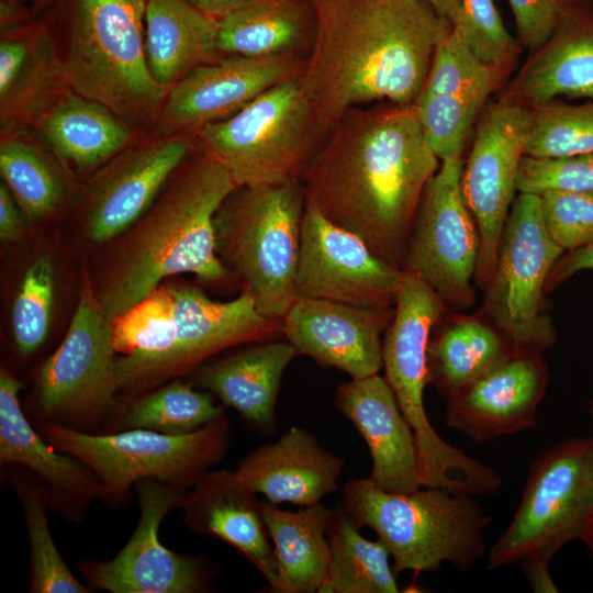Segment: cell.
<instances>
[{"mask_svg": "<svg viewBox=\"0 0 593 593\" xmlns=\"http://www.w3.org/2000/svg\"><path fill=\"white\" fill-rule=\"evenodd\" d=\"M301 182L305 200L403 269L423 192L439 168L414 104L348 110Z\"/></svg>", "mask_w": 593, "mask_h": 593, "instance_id": "cell-1", "label": "cell"}, {"mask_svg": "<svg viewBox=\"0 0 593 593\" xmlns=\"http://www.w3.org/2000/svg\"><path fill=\"white\" fill-rule=\"evenodd\" d=\"M315 32L299 77L324 126L388 100L414 104L452 29L427 0H312Z\"/></svg>", "mask_w": 593, "mask_h": 593, "instance_id": "cell-2", "label": "cell"}, {"mask_svg": "<svg viewBox=\"0 0 593 593\" xmlns=\"http://www.w3.org/2000/svg\"><path fill=\"white\" fill-rule=\"evenodd\" d=\"M236 187L217 160L194 146L150 208L120 235L110 267L93 284L110 322L170 276L192 273L208 282L232 277L216 255L213 222Z\"/></svg>", "mask_w": 593, "mask_h": 593, "instance_id": "cell-3", "label": "cell"}, {"mask_svg": "<svg viewBox=\"0 0 593 593\" xmlns=\"http://www.w3.org/2000/svg\"><path fill=\"white\" fill-rule=\"evenodd\" d=\"M147 2L58 0L45 19L65 85L141 132L152 131L168 93L147 64Z\"/></svg>", "mask_w": 593, "mask_h": 593, "instance_id": "cell-4", "label": "cell"}, {"mask_svg": "<svg viewBox=\"0 0 593 593\" xmlns=\"http://www.w3.org/2000/svg\"><path fill=\"white\" fill-rule=\"evenodd\" d=\"M473 497L437 488L391 493L366 478L347 481L338 504L359 529L377 534L396 575L417 577L440 570L443 562L468 572L485 555L491 517Z\"/></svg>", "mask_w": 593, "mask_h": 593, "instance_id": "cell-5", "label": "cell"}, {"mask_svg": "<svg viewBox=\"0 0 593 593\" xmlns=\"http://www.w3.org/2000/svg\"><path fill=\"white\" fill-rule=\"evenodd\" d=\"M305 205L301 181L237 186L215 213L216 255L266 317L282 320L298 299Z\"/></svg>", "mask_w": 593, "mask_h": 593, "instance_id": "cell-6", "label": "cell"}, {"mask_svg": "<svg viewBox=\"0 0 593 593\" xmlns=\"http://www.w3.org/2000/svg\"><path fill=\"white\" fill-rule=\"evenodd\" d=\"M327 132L296 78L202 127L194 146L217 160L237 186H273L301 181Z\"/></svg>", "mask_w": 593, "mask_h": 593, "instance_id": "cell-7", "label": "cell"}, {"mask_svg": "<svg viewBox=\"0 0 593 593\" xmlns=\"http://www.w3.org/2000/svg\"><path fill=\"white\" fill-rule=\"evenodd\" d=\"M445 307L424 279L403 269L393 317L382 339V369L414 432L422 485L456 491L475 477L479 461L446 443L424 406L428 343Z\"/></svg>", "mask_w": 593, "mask_h": 593, "instance_id": "cell-8", "label": "cell"}, {"mask_svg": "<svg viewBox=\"0 0 593 593\" xmlns=\"http://www.w3.org/2000/svg\"><path fill=\"white\" fill-rule=\"evenodd\" d=\"M593 513V437H570L529 463L521 503L489 552V571L535 559L545 562L582 540Z\"/></svg>", "mask_w": 593, "mask_h": 593, "instance_id": "cell-9", "label": "cell"}, {"mask_svg": "<svg viewBox=\"0 0 593 593\" xmlns=\"http://www.w3.org/2000/svg\"><path fill=\"white\" fill-rule=\"evenodd\" d=\"M41 429L53 447L88 466L102 483V496L114 501L142 479L192 488L224 458L231 441L225 415L184 435L144 428L96 435L51 422Z\"/></svg>", "mask_w": 593, "mask_h": 593, "instance_id": "cell-10", "label": "cell"}, {"mask_svg": "<svg viewBox=\"0 0 593 593\" xmlns=\"http://www.w3.org/2000/svg\"><path fill=\"white\" fill-rule=\"evenodd\" d=\"M563 251L546 231L539 195L519 193L503 228L484 306L516 351H542L555 342L541 313L542 293Z\"/></svg>", "mask_w": 593, "mask_h": 593, "instance_id": "cell-11", "label": "cell"}, {"mask_svg": "<svg viewBox=\"0 0 593 593\" xmlns=\"http://www.w3.org/2000/svg\"><path fill=\"white\" fill-rule=\"evenodd\" d=\"M112 324L85 271L79 300L59 347L43 363L38 402L51 423L91 425L118 406Z\"/></svg>", "mask_w": 593, "mask_h": 593, "instance_id": "cell-12", "label": "cell"}, {"mask_svg": "<svg viewBox=\"0 0 593 593\" xmlns=\"http://www.w3.org/2000/svg\"><path fill=\"white\" fill-rule=\"evenodd\" d=\"M461 156L440 160L423 192L403 266L455 310L474 300L471 281L480 248L478 227L461 192Z\"/></svg>", "mask_w": 593, "mask_h": 593, "instance_id": "cell-13", "label": "cell"}, {"mask_svg": "<svg viewBox=\"0 0 593 593\" xmlns=\"http://www.w3.org/2000/svg\"><path fill=\"white\" fill-rule=\"evenodd\" d=\"M533 119V111L517 102L507 101L491 108L477 130L462 167L461 192L480 238L474 281L481 289L488 287L495 269Z\"/></svg>", "mask_w": 593, "mask_h": 593, "instance_id": "cell-14", "label": "cell"}, {"mask_svg": "<svg viewBox=\"0 0 593 593\" xmlns=\"http://www.w3.org/2000/svg\"><path fill=\"white\" fill-rule=\"evenodd\" d=\"M168 287L176 327L174 345L161 357L121 377L118 391L148 390L224 349L283 335L281 320L264 316L245 290L237 298L222 302L193 286Z\"/></svg>", "mask_w": 593, "mask_h": 593, "instance_id": "cell-15", "label": "cell"}, {"mask_svg": "<svg viewBox=\"0 0 593 593\" xmlns=\"http://www.w3.org/2000/svg\"><path fill=\"white\" fill-rule=\"evenodd\" d=\"M193 148L192 134L149 131L93 172L79 194L89 237L105 243L130 228Z\"/></svg>", "mask_w": 593, "mask_h": 593, "instance_id": "cell-16", "label": "cell"}, {"mask_svg": "<svg viewBox=\"0 0 593 593\" xmlns=\"http://www.w3.org/2000/svg\"><path fill=\"white\" fill-rule=\"evenodd\" d=\"M403 276L354 233L328 221L306 202L295 278L296 298L356 306H393Z\"/></svg>", "mask_w": 593, "mask_h": 593, "instance_id": "cell-17", "label": "cell"}, {"mask_svg": "<svg viewBox=\"0 0 593 593\" xmlns=\"http://www.w3.org/2000/svg\"><path fill=\"white\" fill-rule=\"evenodd\" d=\"M304 63L299 53H287L222 55L202 64L168 90L152 131L194 135L233 116L269 88L299 78Z\"/></svg>", "mask_w": 593, "mask_h": 593, "instance_id": "cell-18", "label": "cell"}, {"mask_svg": "<svg viewBox=\"0 0 593 593\" xmlns=\"http://www.w3.org/2000/svg\"><path fill=\"white\" fill-rule=\"evenodd\" d=\"M141 506L125 547L105 562H85L80 572L93 586L111 593H198L206 589L201 563L167 549L158 537L164 517L182 507L187 492L157 479L135 483Z\"/></svg>", "mask_w": 593, "mask_h": 593, "instance_id": "cell-19", "label": "cell"}, {"mask_svg": "<svg viewBox=\"0 0 593 593\" xmlns=\"http://www.w3.org/2000/svg\"><path fill=\"white\" fill-rule=\"evenodd\" d=\"M393 306L365 307L323 299L298 298L282 322V332L300 355L351 379L382 369V336Z\"/></svg>", "mask_w": 593, "mask_h": 593, "instance_id": "cell-20", "label": "cell"}, {"mask_svg": "<svg viewBox=\"0 0 593 593\" xmlns=\"http://www.w3.org/2000/svg\"><path fill=\"white\" fill-rule=\"evenodd\" d=\"M548 379L541 351H516L446 398V425L477 444L530 429Z\"/></svg>", "mask_w": 593, "mask_h": 593, "instance_id": "cell-21", "label": "cell"}, {"mask_svg": "<svg viewBox=\"0 0 593 593\" xmlns=\"http://www.w3.org/2000/svg\"><path fill=\"white\" fill-rule=\"evenodd\" d=\"M334 405L365 439L372 460L369 479L376 486L391 493L423 488L414 432L384 377L340 383Z\"/></svg>", "mask_w": 593, "mask_h": 593, "instance_id": "cell-22", "label": "cell"}, {"mask_svg": "<svg viewBox=\"0 0 593 593\" xmlns=\"http://www.w3.org/2000/svg\"><path fill=\"white\" fill-rule=\"evenodd\" d=\"M343 468L344 459L321 446L313 433L292 426L275 443L254 449L234 472L266 501L304 507L339 489Z\"/></svg>", "mask_w": 593, "mask_h": 593, "instance_id": "cell-23", "label": "cell"}, {"mask_svg": "<svg viewBox=\"0 0 593 593\" xmlns=\"http://www.w3.org/2000/svg\"><path fill=\"white\" fill-rule=\"evenodd\" d=\"M181 508L190 529L237 549L262 574L271 591L280 593L277 559L260 514V502L235 472L204 473Z\"/></svg>", "mask_w": 593, "mask_h": 593, "instance_id": "cell-24", "label": "cell"}, {"mask_svg": "<svg viewBox=\"0 0 593 593\" xmlns=\"http://www.w3.org/2000/svg\"><path fill=\"white\" fill-rule=\"evenodd\" d=\"M30 127L74 176L86 179L147 133L68 87L53 98Z\"/></svg>", "mask_w": 593, "mask_h": 593, "instance_id": "cell-25", "label": "cell"}, {"mask_svg": "<svg viewBox=\"0 0 593 593\" xmlns=\"http://www.w3.org/2000/svg\"><path fill=\"white\" fill-rule=\"evenodd\" d=\"M66 87L45 19L1 30L0 128L30 126Z\"/></svg>", "mask_w": 593, "mask_h": 593, "instance_id": "cell-26", "label": "cell"}, {"mask_svg": "<svg viewBox=\"0 0 593 593\" xmlns=\"http://www.w3.org/2000/svg\"><path fill=\"white\" fill-rule=\"evenodd\" d=\"M527 64L514 94L536 107L560 96L593 99V4L562 0L559 23Z\"/></svg>", "mask_w": 593, "mask_h": 593, "instance_id": "cell-27", "label": "cell"}, {"mask_svg": "<svg viewBox=\"0 0 593 593\" xmlns=\"http://www.w3.org/2000/svg\"><path fill=\"white\" fill-rule=\"evenodd\" d=\"M295 355L287 339L258 342L204 367L198 382L236 410L254 432L272 435L281 379Z\"/></svg>", "mask_w": 593, "mask_h": 593, "instance_id": "cell-28", "label": "cell"}, {"mask_svg": "<svg viewBox=\"0 0 593 593\" xmlns=\"http://www.w3.org/2000/svg\"><path fill=\"white\" fill-rule=\"evenodd\" d=\"M22 383L9 371L0 372V461L20 463L38 474L59 496L88 501L102 496L96 473L79 459L57 454L32 428L19 401Z\"/></svg>", "mask_w": 593, "mask_h": 593, "instance_id": "cell-29", "label": "cell"}, {"mask_svg": "<svg viewBox=\"0 0 593 593\" xmlns=\"http://www.w3.org/2000/svg\"><path fill=\"white\" fill-rule=\"evenodd\" d=\"M216 40V18L184 0H148L146 58L159 86L169 90L195 67L222 56Z\"/></svg>", "mask_w": 593, "mask_h": 593, "instance_id": "cell-30", "label": "cell"}, {"mask_svg": "<svg viewBox=\"0 0 593 593\" xmlns=\"http://www.w3.org/2000/svg\"><path fill=\"white\" fill-rule=\"evenodd\" d=\"M260 514L275 550L280 593L318 592L331 561L327 532L334 508L320 502L292 512L260 501Z\"/></svg>", "mask_w": 593, "mask_h": 593, "instance_id": "cell-31", "label": "cell"}, {"mask_svg": "<svg viewBox=\"0 0 593 593\" xmlns=\"http://www.w3.org/2000/svg\"><path fill=\"white\" fill-rule=\"evenodd\" d=\"M314 32L312 0H247L217 19L216 46L221 55L298 53Z\"/></svg>", "mask_w": 593, "mask_h": 593, "instance_id": "cell-32", "label": "cell"}, {"mask_svg": "<svg viewBox=\"0 0 593 593\" xmlns=\"http://www.w3.org/2000/svg\"><path fill=\"white\" fill-rule=\"evenodd\" d=\"M0 172L27 222L57 212L75 177L30 126L0 128Z\"/></svg>", "mask_w": 593, "mask_h": 593, "instance_id": "cell-33", "label": "cell"}, {"mask_svg": "<svg viewBox=\"0 0 593 593\" xmlns=\"http://www.w3.org/2000/svg\"><path fill=\"white\" fill-rule=\"evenodd\" d=\"M434 327L427 349L428 383L448 398L482 378L515 353L499 331L473 316H455Z\"/></svg>", "mask_w": 593, "mask_h": 593, "instance_id": "cell-34", "label": "cell"}, {"mask_svg": "<svg viewBox=\"0 0 593 593\" xmlns=\"http://www.w3.org/2000/svg\"><path fill=\"white\" fill-rule=\"evenodd\" d=\"M328 571L318 593H396L390 552L380 540L366 539L337 503L327 532Z\"/></svg>", "mask_w": 593, "mask_h": 593, "instance_id": "cell-35", "label": "cell"}, {"mask_svg": "<svg viewBox=\"0 0 593 593\" xmlns=\"http://www.w3.org/2000/svg\"><path fill=\"white\" fill-rule=\"evenodd\" d=\"M116 382L124 374L161 357L174 345L175 321L168 286H159L112 322Z\"/></svg>", "mask_w": 593, "mask_h": 593, "instance_id": "cell-36", "label": "cell"}, {"mask_svg": "<svg viewBox=\"0 0 593 593\" xmlns=\"http://www.w3.org/2000/svg\"><path fill=\"white\" fill-rule=\"evenodd\" d=\"M222 405L190 384L174 381L135 399L116 419V428H144L184 435L223 417Z\"/></svg>", "mask_w": 593, "mask_h": 593, "instance_id": "cell-37", "label": "cell"}, {"mask_svg": "<svg viewBox=\"0 0 593 593\" xmlns=\"http://www.w3.org/2000/svg\"><path fill=\"white\" fill-rule=\"evenodd\" d=\"M533 116L526 156L551 158L593 152V102H549L537 107Z\"/></svg>", "mask_w": 593, "mask_h": 593, "instance_id": "cell-38", "label": "cell"}, {"mask_svg": "<svg viewBox=\"0 0 593 593\" xmlns=\"http://www.w3.org/2000/svg\"><path fill=\"white\" fill-rule=\"evenodd\" d=\"M493 83V67L483 63L452 26L436 47L418 97L489 94Z\"/></svg>", "mask_w": 593, "mask_h": 593, "instance_id": "cell-39", "label": "cell"}, {"mask_svg": "<svg viewBox=\"0 0 593 593\" xmlns=\"http://www.w3.org/2000/svg\"><path fill=\"white\" fill-rule=\"evenodd\" d=\"M54 299V267L47 255L37 256L27 267L11 310L14 344L27 356L44 343L51 324Z\"/></svg>", "mask_w": 593, "mask_h": 593, "instance_id": "cell-40", "label": "cell"}, {"mask_svg": "<svg viewBox=\"0 0 593 593\" xmlns=\"http://www.w3.org/2000/svg\"><path fill=\"white\" fill-rule=\"evenodd\" d=\"M22 500L31 553V592H90L75 578L54 544L43 495L34 490L24 491Z\"/></svg>", "mask_w": 593, "mask_h": 593, "instance_id": "cell-41", "label": "cell"}, {"mask_svg": "<svg viewBox=\"0 0 593 593\" xmlns=\"http://www.w3.org/2000/svg\"><path fill=\"white\" fill-rule=\"evenodd\" d=\"M488 94L418 97L414 105L439 160L461 156L466 136Z\"/></svg>", "mask_w": 593, "mask_h": 593, "instance_id": "cell-42", "label": "cell"}, {"mask_svg": "<svg viewBox=\"0 0 593 593\" xmlns=\"http://www.w3.org/2000/svg\"><path fill=\"white\" fill-rule=\"evenodd\" d=\"M539 203L547 233L563 250L593 243V191H547Z\"/></svg>", "mask_w": 593, "mask_h": 593, "instance_id": "cell-43", "label": "cell"}, {"mask_svg": "<svg viewBox=\"0 0 593 593\" xmlns=\"http://www.w3.org/2000/svg\"><path fill=\"white\" fill-rule=\"evenodd\" d=\"M516 189L519 193L593 191V152L551 158L524 156Z\"/></svg>", "mask_w": 593, "mask_h": 593, "instance_id": "cell-44", "label": "cell"}, {"mask_svg": "<svg viewBox=\"0 0 593 593\" xmlns=\"http://www.w3.org/2000/svg\"><path fill=\"white\" fill-rule=\"evenodd\" d=\"M474 54L495 67L508 59L516 48L493 0H462L461 13L454 24Z\"/></svg>", "mask_w": 593, "mask_h": 593, "instance_id": "cell-45", "label": "cell"}, {"mask_svg": "<svg viewBox=\"0 0 593 593\" xmlns=\"http://www.w3.org/2000/svg\"><path fill=\"white\" fill-rule=\"evenodd\" d=\"M521 41L541 47L553 34L562 11V0H508Z\"/></svg>", "mask_w": 593, "mask_h": 593, "instance_id": "cell-46", "label": "cell"}, {"mask_svg": "<svg viewBox=\"0 0 593 593\" xmlns=\"http://www.w3.org/2000/svg\"><path fill=\"white\" fill-rule=\"evenodd\" d=\"M582 270H593V243L560 257L548 277L546 288L558 286Z\"/></svg>", "mask_w": 593, "mask_h": 593, "instance_id": "cell-47", "label": "cell"}, {"mask_svg": "<svg viewBox=\"0 0 593 593\" xmlns=\"http://www.w3.org/2000/svg\"><path fill=\"white\" fill-rule=\"evenodd\" d=\"M25 220L7 184L0 182V238L3 243L16 239L23 231Z\"/></svg>", "mask_w": 593, "mask_h": 593, "instance_id": "cell-48", "label": "cell"}, {"mask_svg": "<svg viewBox=\"0 0 593 593\" xmlns=\"http://www.w3.org/2000/svg\"><path fill=\"white\" fill-rule=\"evenodd\" d=\"M534 592H559L550 577L548 562L541 560H524L519 563Z\"/></svg>", "mask_w": 593, "mask_h": 593, "instance_id": "cell-49", "label": "cell"}, {"mask_svg": "<svg viewBox=\"0 0 593 593\" xmlns=\"http://www.w3.org/2000/svg\"><path fill=\"white\" fill-rule=\"evenodd\" d=\"M200 11L216 19L237 8L247 0H184Z\"/></svg>", "mask_w": 593, "mask_h": 593, "instance_id": "cell-50", "label": "cell"}, {"mask_svg": "<svg viewBox=\"0 0 593 593\" xmlns=\"http://www.w3.org/2000/svg\"><path fill=\"white\" fill-rule=\"evenodd\" d=\"M435 10L452 25L458 21L461 13L462 0H427Z\"/></svg>", "mask_w": 593, "mask_h": 593, "instance_id": "cell-51", "label": "cell"}, {"mask_svg": "<svg viewBox=\"0 0 593 593\" xmlns=\"http://www.w3.org/2000/svg\"><path fill=\"white\" fill-rule=\"evenodd\" d=\"M582 541L585 544L589 555L593 560V513L590 517Z\"/></svg>", "mask_w": 593, "mask_h": 593, "instance_id": "cell-52", "label": "cell"}, {"mask_svg": "<svg viewBox=\"0 0 593 593\" xmlns=\"http://www.w3.org/2000/svg\"><path fill=\"white\" fill-rule=\"evenodd\" d=\"M54 0H31L32 11L38 13L41 10L45 9Z\"/></svg>", "mask_w": 593, "mask_h": 593, "instance_id": "cell-53", "label": "cell"}, {"mask_svg": "<svg viewBox=\"0 0 593 593\" xmlns=\"http://www.w3.org/2000/svg\"><path fill=\"white\" fill-rule=\"evenodd\" d=\"M589 412H590V414H591V416L593 418V400L589 404Z\"/></svg>", "mask_w": 593, "mask_h": 593, "instance_id": "cell-54", "label": "cell"}]
</instances>
